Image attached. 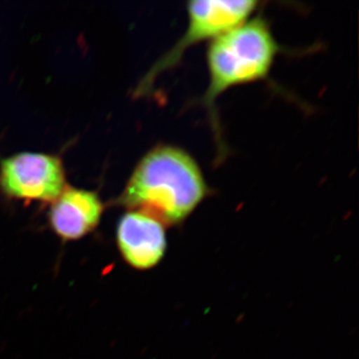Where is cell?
Instances as JSON below:
<instances>
[{"label":"cell","mask_w":359,"mask_h":359,"mask_svg":"<svg viewBox=\"0 0 359 359\" xmlns=\"http://www.w3.org/2000/svg\"><path fill=\"white\" fill-rule=\"evenodd\" d=\"M103 211L102 200L95 191L66 185L52 202L49 223L62 240H79L98 226Z\"/></svg>","instance_id":"cell-6"},{"label":"cell","mask_w":359,"mask_h":359,"mask_svg":"<svg viewBox=\"0 0 359 359\" xmlns=\"http://www.w3.org/2000/svg\"><path fill=\"white\" fill-rule=\"evenodd\" d=\"M280 51L271 25L261 14L209 42V83L200 103L208 111L219 158L226 154L217 109L219 97L233 87L266 79Z\"/></svg>","instance_id":"cell-2"},{"label":"cell","mask_w":359,"mask_h":359,"mask_svg":"<svg viewBox=\"0 0 359 359\" xmlns=\"http://www.w3.org/2000/svg\"><path fill=\"white\" fill-rule=\"evenodd\" d=\"M211 193L190 153L178 146L160 144L139 161L115 203L146 212L166 226H178Z\"/></svg>","instance_id":"cell-1"},{"label":"cell","mask_w":359,"mask_h":359,"mask_svg":"<svg viewBox=\"0 0 359 359\" xmlns=\"http://www.w3.org/2000/svg\"><path fill=\"white\" fill-rule=\"evenodd\" d=\"M116 241L130 266L148 271L158 266L166 255V226L146 212L128 210L118 222Z\"/></svg>","instance_id":"cell-5"},{"label":"cell","mask_w":359,"mask_h":359,"mask_svg":"<svg viewBox=\"0 0 359 359\" xmlns=\"http://www.w3.org/2000/svg\"><path fill=\"white\" fill-rule=\"evenodd\" d=\"M259 4V1L254 0L189 1L186 7L188 25L185 33L148 71L137 86V95H145L162 73L178 66L190 47L201 42H211L231 28L249 20L256 13Z\"/></svg>","instance_id":"cell-3"},{"label":"cell","mask_w":359,"mask_h":359,"mask_svg":"<svg viewBox=\"0 0 359 359\" xmlns=\"http://www.w3.org/2000/svg\"><path fill=\"white\" fill-rule=\"evenodd\" d=\"M66 185L58 156L20 152L0 161V190L13 199L53 202Z\"/></svg>","instance_id":"cell-4"}]
</instances>
